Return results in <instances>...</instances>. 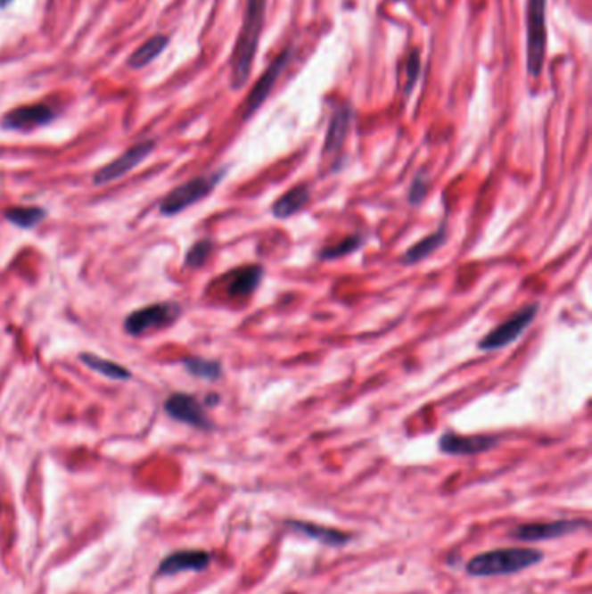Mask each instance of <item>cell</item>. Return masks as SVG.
Segmentation results:
<instances>
[{
  "label": "cell",
  "mask_w": 592,
  "mask_h": 594,
  "mask_svg": "<svg viewBox=\"0 0 592 594\" xmlns=\"http://www.w3.org/2000/svg\"><path fill=\"white\" fill-rule=\"evenodd\" d=\"M266 18V0H247L243 23L231 58V86L240 89L251 77Z\"/></svg>",
  "instance_id": "6da1fadb"
},
{
  "label": "cell",
  "mask_w": 592,
  "mask_h": 594,
  "mask_svg": "<svg viewBox=\"0 0 592 594\" xmlns=\"http://www.w3.org/2000/svg\"><path fill=\"white\" fill-rule=\"evenodd\" d=\"M544 561V553L531 548H500L476 555L467 561L465 572L473 577H498L523 572Z\"/></svg>",
  "instance_id": "7a4b0ae2"
},
{
  "label": "cell",
  "mask_w": 592,
  "mask_h": 594,
  "mask_svg": "<svg viewBox=\"0 0 592 594\" xmlns=\"http://www.w3.org/2000/svg\"><path fill=\"white\" fill-rule=\"evenodd\" d=\"M225 176H226V169H221V170H216V172H210L205 176H198V177L179 185L170 194H167L164 200L160 202V205H159L160 214L176 216V214L186 210L188 207L201 202L203 198L209 197L216 190V186L221 183V179Z\"/></svg>",
  "instance_id": "3957f363"
},
{
  "label": "cell",
  "mask_w": 592,
  "mask_h": 594,
  "mask_svg": "<svg viewBox=\"0 0 592 594\" xmlns=\"http://www.w3.org/2000/svg\"><path fill=\"white\" fill-rule=\"evenodd\" d=\"M547 0H528L527 9V70L528 75L539 78L546 62Z\"/></svg>",
  "instance_id": "277c9868"
},
{
  "label": "cell",
  "mask_w": 592,
  "mask_h": 594,
  "mask_svg": "<svg viewBox=\"0 0 592 594\" xmlns=\"http://www.w3.org/2000/svg\"><path fill=\"white\" fill-rule=\"evenodd\" d=\"M183 315V308L176 301L155 302L132 311L124 320V329L131 335H143L153 330H162L174 326Z\"/></svg>",
  "instance_id": "5b68a950"
},
{
  "label": "cell",
  "mask_w": 592,
  "mask_h": 594,
  "mask_svg": "<svg viewBox=\"0 0 592 594\" xmlns=\"http://www.w3.org/2000/svg\"><path fill=\"white\" fill-rule=\"evenodd\" d=\"M539 313V302H531L520 311H516L511 318H507L504 324H500L497 329L489 332L478 344L480 350L483 351H494V350H502L513 342H516L522 334L527 332L531 322L535 320Z\"/></svg>",
  "instance_id": "8992f818"
},
{
  "label": "cell",
  "mask_w": 592,
  "mask_h": 594,
  "mask_svg": "<svg viewBox=\"0 0 592 594\" xmlns=\"http://www.w3.org/2000/svg\"><path fill=\"white\" fill-rule=\"evenodd\" d=\"M153 150H155V141H141V143L134 144L129 150H126L120 157H117L113 162L99 169L98 172L95 174V177H93L95 185L104 186L108 183H113L117 179L124 177L126 174L131 172L134 167H137L143 161H146V157H150Z\"/></svg>",
  "instance_id": "52a82bcc"
},
{
  "label": "cell",
  "mask_w": 592,
  "mask_h": 594,
  "mask_svg": "<svg viewBox=\"0 0 592 594\" xmlns=\"http://www.w3.org/2000/svg\"><path fill=\"white\" fill-rule=\"evenodd\" d=\"M56 119V111L42 103L18 106L7 111L0 119V128L5 131L29 132L51 124Z\"/></svg>",
  "instance_id": "ba28073f"
},
{
  "label": "cell",
  "mask_w": 592,
  "mask_h": 594,
  "mask_svg": "<svg viewBox=\"0 0 592 594\" xmlns=\"http://www.w3.org/2000/svg\"><path fill=\"white\" fill-rule=\"evenodd\" d=\"M164 408L172 419H176L183 425H188L192 428L201 429V431H210L214 428L203 405L195 396L188 395V393H174L165 400Z\"/></svg>",
  "instance_id": "9c48e42d"
},
{
  "label": "cell",
  "mask_w": 592,
  "mask_h": 594,
  "mask_svg": "<svg viewBox=\"0 0 592 594\" xmlns=\"http://www.w3.org/2000/svg\"><path fill=\"white\" fill-rule=\"evenodd\" d=\"M589 525L588 520H556L547 524H530L520 525L511 532V537L525 542H540V540H553L564 535L575 533Z\"/></svg>",
  "instance_id": "30bf717a"
},
{
  "label": "cell",
  "mask_w": 592,
  "mask_h": 594,
  "mask_svg": "<svg viewBox=\"0 0 592 594\" xmlns=\"http://www.w3.org/2000/svg\"><path fill=\"white\" fill-rule=\"evenodd\" d=\"M291 54L292 51L291 49H285L271 65L266 68V71L263 73V77L259 78V82L252 87L249 98L245 99V104H243V119H251L261 106L264 104V101L269 96L271 89L275 87L276 80L280 78L282 71L287 68L289 62H291Z\"/></svg>",
  "instance_id": "8fae6325"
},
{
  "label": "cell",
  "mask_w": 592,
  "mask_h": 594,
  "mask_svg": "<svg viewBox=\"0 0 592 594\" xmlns=\"http://www.w3.org/2000/svg\"><path fill=\"white\" fill-rule=\"evenodd\" d=\"M498 440L494 436H461L456 433H445L440 438V450L448 456H476L492 450Z\"/></svg>",
  "instance_id": "7c38bea8"
},
{
  "label": "cell",
  "mask_w": 592,
  "mask_h": 594,
  "mask_svg": "<svg viewBox=\"0 0 592 594\" xmlns=\"http://www.w3.org/2000/svg\"><path fill=\"white\" fill-rule=\"evenodd\" d=\"M210 561H212L210 553L201 551V549L176 551L162 560L157 570V577L176 575V573H183V572H201L210 565Z\"/></svg>",
  "instance_id": "4fadbf2b"
},
{
  "label": "cell",
  "mask_w": 592,
  "mask_h": 594,
  "mask_svg": "<svg viewBox=\"0 0 592 594\" xmlns=\"http://www.w3.org/2000/svg\"><path fill=\"white\" fill-rule=\"evenodd\" d=\"M285 527L296 530L299 533H302V535H306V537H309L317 542L330 546V548H342V546L349 544L351 539H353L349 533H346L342 530L322 527V525H315V524H309V522L289 520V522H285Z\"/></svg>",
  "instance_id": "5bb4252c"
},
{
  "label": "cell",
  "mask_w": 592,
  "mask_h": 594,
  "mask_svg": "<svg viewBox=\"0 0 592 594\" xmlns=\"http://www.w3.org/2000/svg\"><path fill=\"white\" fill-rule=\"evenodd\" d=\"M264 269L261 266H243L231 271L226 276V294L230 297L251 296L263 280Z\"/></svg>",
  "instance_id": "9a60e30c"
},
{
  "label": "cell",
  "mask_w": 592,
  "mask_h": 594,
  "mask_svg": "<svg viewBox=\"0 0 592 594\" xmlns=\"http://www.w3.org/2000/svg\"><path fill=\"white\" fill-rule=\"evenodd\" d=\"M353 122V110L348 104H342L335 110V113L330 119L327 137H325V152L335 153L342 148Z\"/></svg>",
  "instance_id": "2e32d148"
},
{
  "label": "cell",
  "mask_w": 592,
  "mask_h": 594,
  "mask_svg": "<svg viewBox=\"0 0 592 594\" xmlns=\"http://www.w3.org/2000/svg\"><path fill=\"white\" fill-rule=\"evenodd\" d=\"M311 198V192L308 186L304 185H299L296 188H292L291 192H287L285 195L278 198L273 207H271V212L275 218L278 219H287V218H292L296 212H299L300 209H304L308 205Z\"/></svg>",
  "instance_id": "e0dca14e"
},
{
  "label": "cell",
  "mask_w": 592,
  "mask_h": 594,
  "mask_svg": "<svg viewBox=\"0 0 592 594\" xmlns=\"http://www.w3.org/2000/svg\"><path fill=\"white\" fill-rule=\"evenodd\" d=\"M2 214L11 225L21 228V230H32L45 219L47 210L38 205H18V207L14 205V207L5 209Z\"/></svg>",
  "instance_id": "ac0fdd59"
},
{
  "label": "cell",
  "mask_w": 592,
  "mask_h": 594,
  "mask_svg": "<svg viewBox=\"0 0 592 594\" xmlns=\"http://www.w3.org/2000/svg\"><path fill=\"white\" fill-rule=\"evenodd\" d=\"M447 240V228L440 227V230L431 233L426 238H423L421 242H417L415 245H412L403 256H401V263L403 264H415L423 260L429 258L432 252H436Z\"/></svg>",
  "instance_id": "d6986e66"
},
{
  "label": "cell",
  "mask_w": 592,
  "mask_h": 594,
  "mask_svg": "<svg viewBox=\"0 0 592 594\" xmlns=\"http://www.w3.org/2000/svg\"><path fill=\"white\" fill-rule=\"evenodd\" d=\"M169 45V37L167 35H155L152 38H148L141 47H137L132 53L131 58L127 60V66L132 70H139L150 65L153 60H157L165 47Z\"/></svg>",
  "instance_id": "ffe728a7"
},
{
  "label": "cell",
  "mask_w": 592,
  "mask_h": 594,
  "mask_svg": "<svg viewBox=\"0 0 592 594\" xmlns=\"http://www.w3.org/2000/svg\"><path fill=\"white\" fill-rule=\"evenodd\" d=\"M80 362L84 363L87 368L98 372L101 375L115 381H127L131 379V370L120 363L111 362L106 359H101L98 355L93 353H82Z\"/></svg>",
  "instance_id": "44dd1931"
},
{
  "label": "cell",
  "mask_w": 592,
  "mask_h": 594,
  "mask_svg": "<svg viewBox=\"0 0 592 594\" xmlns=\"http://www.w3.org/2000/svg\"><path fill=\"white\" fill-rule=\"evenodd\" d=\"M183 365L192 375L205 379V381H218L223 375V365L216 360L190 357V359L183 360Z\"/></svg>",
  "instance_id": "7402d4cb"
},
{
  "label": "cell",
  "mask_w": 592,
  "mask_h": 594,
  "mask_svg": "<svg viewBox=\"0 0 592 594\" xmlns=\"http://www.w3.org/2000/svg\"><path fill=\"white\" fill-rule=\"evenodd\" d=\"M363 245L362 235H351L348 238H344L342 242H339L337 245H330L320 251V260H337L342 256H349L351 252L358 251Z\"/></svg>",
  "instance_id": "603a6c76"
},
{
  "label": "cell",
  "mask_w": 592,
  "mask_h": 594,
  "mask_svg": "<svg viewBox=\"0 0 592 594\" xmlns=\"http://www.w3.org/2000/svg\"><path fill=\"white\" fill-rule=\"evenodd\" d=\"M212 249H214V243H212L210 240H200V242H197V243L188 251L186 260H185V266L193 268V269L201 268L203 264L207 263V260H209Z\"/></svg>",
  "instance_id": "cb8c5ba5"
},
{
  "label": "cell",
  "mask_w": 592,
  "mask_h": 594,
  "mask_svg": "<svg viewBox=\"0 0 592 594\" xmlns=\"http://www.w3.org/2000/svg\"><path fill=\"white\" fill-rule=\"evenodd\" d=\"M428 194V179L424 177V174H417L410 185V192H408V202L417 205L421 203Z\"/></svg>",
  "instance_id": "d4e9b609"
},
{
  "label": "cell",
  "mask_w": 592,
  "mask_h": 594,
  "mask_svg": "<svg viewBox=\"0 0 592 594\" xmlns=\"http://www.w3.org/2000/svg\"><path fill=\"white\" fill-rule=\"evenodd\" d=\"M205 401H207V403H210V405H214V403H218V401H219V396H216L214 393H212V395L207 396V400H205Z\"/></svg>",
  "instance_id": "484cf974"
},
{
  "label": "cell",
  "mask_w": 592,
  "mask_h": 594,
  "mask_svg": "<svg viewBox=\"0 0 592 594\" xmlns=\"http://www.w3.org/2000/svg\"><path fill=\"white\" fill-rule=\"evenodd\" d=\"M12 0H0V7H5V5H9Z\"/></svg>",
  "instance_id": "4316f807"
}]
</instances>
